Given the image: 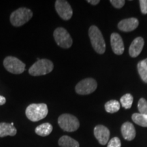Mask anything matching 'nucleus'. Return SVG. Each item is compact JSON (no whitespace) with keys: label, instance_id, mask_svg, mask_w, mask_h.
Listing matches in <instances>:
<instances>
[{"label":"nucleus","instance_id":"8","mask_svg":"<svg viewBox=\"0 0 147 147\" xmlns=\"http://www.w3.org/2000/svg\"><path fill=\"white\" fill-rule=\"evenodd\" d=\"M97 87L96 80L93 78H85L76 84L75 91L79 95H88L93 93Z\"/></svg>","mask_w":147,"mask_h":147},{"label":"nucleus","instance_id":"6","mask_svg":"<svg viewBox=\"0 0 147 147\" xmlns=\"http://www.w3.org/2000/svg\"><path fill=\"white\" fill-rule=\"evenodd\" d=\"M54 38L57 45L63 49H69L72 45V39L70 35L63 27H58L55 30Z\"/></svg>","mask_w":147,"mask_h":147},{"label":"nucleus","instance_id":"23","mask_svg":"<svg viewBox=\"0 0 147 147\" xmlns=\"http://www.w3.org/2000/svg\"><path fill=\"white\" fill-rule=\"evenodd\" d=\"M107 147H121V142L118 137L112 138L108 143Z\"/></svg>","mask_w":147,"mask_h":147},{"label":"nucleus","instance_id":"22","mask_svg":"<svg viewBox=\"0 0 147 147\" xmlns=\"http://www.w3.org/2000/svg\"><path fill=\"white\" fill-rule=\"evenodd\" d=\"M138 108L140 113L147 115V101L144 98L140 99L138 104Z\"/></svg>","mask_w":147,"mask_h":147},{"label":"nucleus","instance_id":"13","mask_svg":"<svg viewBox=\"0 0 147 147\" xmlns=\"http://www.w3.org/2000/svg\"><path fill=\"white\" fill-rule=\"evenodd\" d=\"M144 41L142 37H138L131 42L129 49V53L131 57H136L142 52Z\"/></svg>","mask_w":147,"mask_h":147},{"label":"nucleus","instance_id":"14","mask_svg":"<svg viewBox=\"0 0 147 147\" xmlns=\"http://www.w3.org/2000/svg\"><path fill=\"white\" fill-rule=\"evenodd\" d=\"M121 133L124 139L131 141L136 137V129L134 125L130 122H125L121 126Z\"/></svg>","mask_w":147,"mask_h":147},{"label":"nucleus","instance_id":"20","mask_svg":"<svg viewBox=\"0 0 147 147\" xmlns=\"http://www.w3.org/2000/svg\"><path fill=\"white\" fill-rule=\"evenodd\" d=\"M120 103L117 100H110L106 103L105 110L108 113H115L120 110Z\"/></svg>","mask_w":147,"mask_h":147},{"label":"nucleus","instance_id":"5","mask_svg":"<svg viewBox=\"0 0 147 147\" xmlns=\"http://www.w3.org/2000/svg\"><path fill=\"white\" fill-rule=\"evenodd\" d=\"M59 125L63 131L73 132L80 127V122L75 116L70 114H63L58 118Z\"/></svg>","mask_w":147,"mask_h":147},{"label":"nucleus","instance_id":"9","mask_svg":"<svg viewBox=\"0 0 147 147\" xmlns=\"http://www.w3.org/2000/svg\"><path fill=\"white\" fill-rule=\"evenodd\" d=\"M55 10L62 19L67 21L72 16L73 11L69 3L64 0H57L55 1Z\"/></svg>","mask_w":147,"mask_h":147},{"label":"nucleus","instance_id":"7","mask_svg":"<svg viewBox=\"0 0 147 147\" xmlns=\"http://www.w3.org/2000/svg\"><path fill=\"white\" fill-rule=\"evenodd\" d=\"M3 65L9 72L14 74H22L25 69V64L18 58L8 56L3 60Z\"/></svg>","mask_w":147,"mask_h":147},{"label":"nucleus","instance_id":"24","mask_svg":"<svg viewBox=\"0 0 147 147\" xmlns=\"http://www.w3.org/2000/svg\"><path fill=\"white\" fill-rule=\"evenodd\" d=\"M110 1L116 8H121L125 3L124 0H110Z\"/></svg>","mask_w":147,"mask_h":147},{"label":"nucleus","instance_id":"10","mask_svg":"<svg viewBox=\"0 0 147 147\" xmlns=\"http://www.w3.org/2000/svg\"><path fill=\"white\" fill-rule=\"evenodd\" d=\"M94 136L100 144L106 145L110 138L109 129L102 125H98L94 128Z\"/></svg>","mask_w":147,"mask_h":147},{"label":"nucleus","instance_id":"3","mask_svg":"<svg viewBox=\"0 0 147 147\" xmlns=\"http://www.w3.org/2000/svg\"><path fill=\"white\" fill-rule=\"evenodd\" d=\"M54 65L51 60L47 59H38L29 69V74L34 76H42L51 72Z\"/></svg>","mask_w":147,"mask_h":147},{"label":"nucleus","instance_id":"1","mask_svg":"<svg viewBox=\"0 0 147 147\" xmlns=\"http://www.w3.org/2000/svg\"><path fill=\"white\" fill-rule=\"evenodd\" d=\"M49 113L46 104H32L27 106L25 115L27 119L33 122H37L45 119Z\"/></svg>","mask_w":147,"mask_h":147},{"label":"nucleus","instance_id":"21","mask_svg":"<svg viewBox=\"0 0 147 147\" xmlns=\"http://www.w3.org/2000/svg\"><path fill=\"white\" fill-rule=\"evenodd\" d=\"M133 101L134 97L129 93H127V94L123 95L120 100L121 105L125 109H129L131 107Z\"/></svg>","mask_w":147,"mask_h":147},{"label":"nucleus","instance_id":"18","mask_svg":"<svg viewBox=\"0 0 147 147\" xmlns=\"http://www.w3.org/2000/svg\"><path fill=\"white\" fill-rule=\"evenodd\" d=\"M132 120L135 123L144 127H147V115L140 113H134L131 117Z\"/></svg>","mask_w":147,"mask_h":147},{"label":"nucleus","instance_id":"25","mask_svg":"<svg viewBox=\"0 0 147 147\" xmlns=\"http://www.w3.org/2000/svg\"><path fill=\"white\" fill-rule=\"evenodd\" d=\"M140 5V10L142 14H147V0H140L139 1Z\"/></svg>","mask_w":147,"mask_h":147},{"label":"nucleus","instance_id":"28","mask_svg":"<svg viewBox=\"0 0 147 147\" xmlns=\"http://www.w3.org/2000/svg\"><path fill=\"white\" fill-rule=\"evenodd\" d=\"M145 61H146V64H147V58L146 59H145Z\"/></svg>","mask_w":147,"mask_h":147},{"label":"nucleus","instance_id":"12","mask_svg":"<svg viewBox=\"0 0 147 147\" xmlns=\"http://www.w3.org/2000/svg\"><path fill=\"white\" fill-rule=\"evenodd\" d=\"M139 21L136 18H126L121 21L118 24V28L123 32H129L135 30L138 27Z\"/></svg>","mask_w":147,"mask_h":147},{"label":"nucleus","instance_id":"11","mask_svg":"<svg viewBox=\"0 0 147 147\" xmlns=\"http://www.w3.org/2000/svg\"><path fill=\"white\" fill-rule=\"evenodd\" d=\"M110 44L113 52L116 55H121L124 52V44L122 38L117 33H113L110 36Z\"/></svg>","mask_w":147,"mask_h":147},{"label":"nucleus","instance_id":"16","mask_svg":"<svg viewBox=\"0 0 147 147\" xmlns=\"http://www.w3.org/2000/svg\"><path fill=\"white\" fill-rule=\"evenodd\" d=\"M53 125L49 123H45L36 127L35 132L37 135L42 137H45L50 135L53 131Z\"/></svg>","mask_w":147,"mask_h":147},{"label":"nucleus","instance_id":"27","mask_svg":"<svg viewBox=\"0 0 147 147\" xmlns=\"http://www.w3.org/2000/svg\"><path fill=\"white\" fill-rule=\"evenodd\" d=\"M87 2L91 5H97L100 3V1L99 0H88Z\"/></svg>","mask_w":147,"mask_h":147},{"label":"nucleus","instance_id":"17","mask_svg":"<svg viewBox=\"0 0 147 147\" xmlns=\"http://www.w3.org/2000/svg\"><path fill=\"white\" fill-rule=\"evenodd\" d=\"M59 146L60 147H79L80 144L78 141L68 136H63L58 141Z\"/></svg>","mask_w":147,"mask_h":147},{"label":"nucleus","instance_id":"15","mask_svg":"<svg viewBox=\"0 0 147 147\" xmlns=\"http://www.w3.org/2000/svg\"><path fill=\"white\" fill-rule=\"evenodd\" d=\"M16 129L14 125L7 123H0V137L3 138L10 136H14L16 134Z\"/></svg>","mask_w":147,"mask_h":147},{"label":"nucleus","instance_id":"19","mask_svg":"<svg viewBox=\"0 0 147 147\" xmlns=\"http://www.w3.org/2000/svg\"><path fill=\"white\" fill-rule=\"evenodd\" d=\"M138 71L142 81L147 83V64L144 59L140 61L138 64Z\"/></svg>","mask_w":147,"mask_h":147},{"label":"nucleus","instance_id":"4","mask_svg":"<svg viewBox=\"0 0 147 147\" xmlns=\"http://www.w3.org/2000/svg\"><path fill=\"white\" fill-rule=\"evenodd\" d=\"M32 16L33 12L30 9L20 8L11 14L10 21L13 26L21 27L27 23Z\"/></svg>","mask_w":147,"mask_h":147},{"label":"nucleus","instance_id":"26","mask_svg":"<svg viewBox=\"0 0 147 147\" xmlns=\"http://www.w3.org/2000/svg\"><path fill=\"white\" fill-rule=\"evenodd\" d=\"M5 102H6V99H5V97L0 95V106L5 104Z\"/></svg>","mask_w":147,"mask_h":147},{"label":"nucleus","instance_id":"2","mask_svg":"<svg viewBox=\"0 0 147 147\" xmlns=\"http://www.w3.org/2000/svg\"><path fill=\"white\" fill-rule=\"evenodd\" d=\"M89 36L93 49L98 54H104L106 51V43L100 29L92 25L89 29Z\"/></svg>","mask_w":147,"mask_h":147}]
</instances>
